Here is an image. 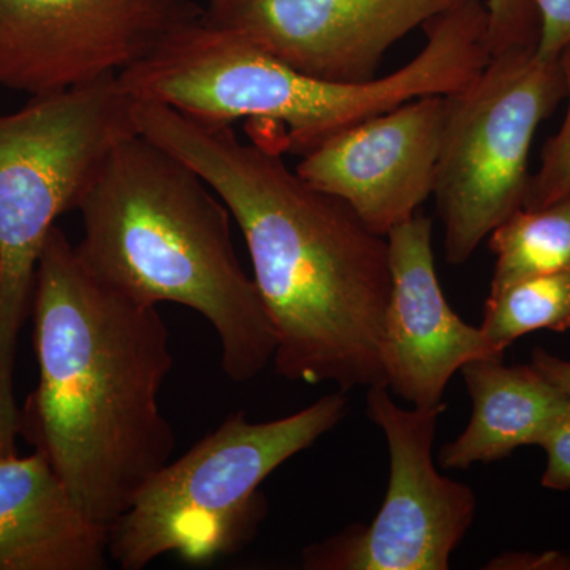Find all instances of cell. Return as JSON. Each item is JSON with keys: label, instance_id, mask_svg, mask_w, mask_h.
Returning <instances> with one entry per match:
<instances>
[{"label": "cell", "instance_id": "1", "mask_svg": "<svg viewBox=\"0 0 570 570\" xmlns=\"http://www.w3.org/2000/svg\"><path fill=\"white\" fill-rule=\"evenodd\" d=\"M138 134L190 165L242 228L276 337L281 376L341 392L385 385L382 330L392 294L389 242L354 209L242 142L232 126L135 100Z\"/></svg>", "mask_w": 570, "mask_h": 570}, {"label": "cell", "instance_id": "2", "mask_svg": "<svg viewBox=\"0 0 570 570\" xmlns=\"http://www.w3.org/2000/svg\"><path fill=\"white\" fill-rule=\"evenodd\" d=\"M31 314L39 384L18 434L110 530L175 452L159 404L174 367L170 333L157 306L94 276L58 225L40 254Z\"/></svg>", "mask_w": 570, "mask_h": 570}, {"label": "cell", "instance_id": "3", "mask_svg": "<svg viewBox=\"0 0 570 570\" xmlns=\"http://www.w3.org/2000/svg\"><path fill=\"white\" fill-rule=\"evenodd\" d=\"M78 257L121 294L205 317L235 382L262 373L276 337L236 257L227 206L190 165L145 135L124 138L82 195Z\"/></svg>", "mask_w": 570, "mask_h": 570}, {"label": "cell", "instance_id": "4", "mask_svg": "<svg viewBox=\"0 0 570 570\" xmlns=\"http://www.w3.org/2000/svg\"><path fill=\"white\" fill-rule=\"evenodd\" d=\"M423 29L425 47L395 73L333 82L303 73L202 18L121 71L119 80L135 100L216 126L245 119L255 130L250 141L306 156L341 130L409 100L459 91L489 63V11L482 0L445 11Z\"/></svg>", "mask_w": 570, "mask_h": 570}, {"label": "cell", "instance_id": "5", "mask_svg": "<svg viewBox=\"0 0 570 570\" xmlns=\"http://www.w3.org/2000/svg\"><path fill=\"white\" fill-rule=\"evenodd\" d=\"M134 108L112 75L0 115V456L17 452L20 436L14 365L41 250L112 148L138 134Z\"/></svg>", "mask_w": 570, "mask_h": 570}, {"label": "cell", "instance_id": "6", "mask_svg": "<svg viewBox=\"0 0 570 570\" xmlns=\"http://www.w3.org/2000/svg\"><path fill=\"white\" fill-rule=\"evenodd\" d=\"M347 403L340 390L272 422L228 415L146 480L108 530V558L141 570L164 554L204 566L242 550L266 515L262 482L333 430Z\"/></svg>", "mask_w": 570, "mask_h": 570}, {"label": "cell", "instance_id": "7", "mask_svg": "<svg viewBox=\"0 0 570 570\" xmlns=\"http://www.w3.org/2000/svg\"><path fill=\"white\" fill-rule=\"evenodd\" d=\"M562 99L560 59L539 58L535 50L491 56L474 80L445 96L433 195L449 264L468 262L499 224L523 208L532 138Z\"/></svg>", "mask_w": 570, "mask_h": 570}, {"label": "cell", "instance_id": "8", "mask_svg": "<svg viewBox=\"0 0 570 570\" xmlns=\"http://www.w3.org/2000/svg\"><path fill=\"white\" fill-rule=\"evenodd\" d=\"M445 404L397 406L387 385L367 389L366 415L387 439L390 480L384 504L367 527L303 551L313 570H448L474 521V491L439 474L433 461L438 420Z\"/></svg>", "mask_w": 570, "mask_h": 570}, {"label": "cell", "instance_id": "9", "mask_svg": "<svg viewBox=\"0 0 570 570\" xmlns=\"http://www.w3.org/2000/svg\"><path fill=\"white\" fill-rule=\"evenodd\" d=\"M204 14L195 0H0V86L33 97L119 75Z\"/></svg>", "mask_w": 570, "mask_h": 570}, {"label": "cell", "instance_id": "10", "mask_svg": "<svg viewBox=\"0 0 570 570\" xmlns=\"http://www.w3.org/2000/svg\"><path fill=\"white\" fill-rule=\"evenodd\" d=\"M471 0H208L204 21L333 82L376 80L409 32Z\"/></svg>", "mask_w": 570, "mask_h": 570}, {"label": "cell", "instance_id": "11", "mask_svg": "<svg viewBox=\"0 0 570 570\" xmlns=\"http://www.w3.org/2000/svg\"><path fill=\"white\" fill-rule=\"evenodd\" d=\"M444 119L445 96L409 100L333 135L295 171L387 236L434 193Z\"/></svg>", "mask_w": 570, "mask_h": 570}, {"label": "cell", "instance_id": "12", "mask_svg": "<svg viewBox=\"0 0 570 570\" xmlns=\"http://www.w3.org/2000/svg\"><path fill=\"white\" fill-rule=\"evenodd\" d=\"M385 238L392 269L381 341L385 385L414 407L439 406L456 371L502 355L491 351L480 326L450 307L436 275L430 217L417 213Z\"/></svg>", "mask_w": 570, "mask_h": 570}, {"label": "cell", "instance_id": "13", "mask_svg": "<svg viewBox=\"0 0 570 570\" xmlns=\"http://www.w3.org/2000/svg\"><path fill=\"white\" fill-rule=\"evenodd\" d=\"M108 528L82 512L43 453L0 459V570H100Z\"/></svg>", "mask_w": 570, "mask_h": 570}, {"label": "cell", "instance_id": "14", "mask_svg": "<svg viewBox=\"0 0 570 570\" xmlns=\"http://www.w3.org/2000/svg\"><path fill=\"white\" fill-rule=\"evenodd\" d=\"M472 400V417L455 441L441 449L444 469L505 459L538 445L569 400L531 365L508 366L502 356L472 360L461 367Z\"/></svg>", "mask_w": 570, "mask_h": 570}, {"label": "cell", "instance_id": "15", "mask_svg": "<svg viewBox=\"0 0 570 570\" xmlns=\"http://www.w3.org/2000/svg\"><path fill=\"white\" fill-rule=\"evenodd\" d=\"M497 255L491 292L517 281L570 269V198L521 208L490 234Z\"/></svg>", "mask_w": 570, "mask_h": 570}, {"label": "cell", "instance_id": "16", "mask_svg": "<svg viewBox=\"0 0 570 570\" xmlns=\"http://www.w3.org/2000/svg\"><path fill=\"white\" fill-rule=\"evenodd\" d=\"M480 328L497 355L535 330L566 332L570 328V269L491 292Z\"/></svg>", "mask_w": 570, "mask_h": 570}, {"label": "cell", "instance_id": "17", "mask_svg": "<svg viewBox=\"0 0 570 570\" xmlns=\"http://www.w3.org/2000/svg\"><path fill=\"white\" fill-rule=\"evenodd\" d=\"M560 61L566 78L568 111L560 132L543 146L540 167L538 174L531 175L523 208H539L570 198V45L561 52Z\"/></svg>", "mask_w": 570, "mask_h": 570}, {"label": "cell", "instance_id": "18", "mask_svg": "<svg viewBox=\"0 0 570 570\" xmlns=\"http://www.w3.org/2000/svg\"><path fill=\"white\" fill-rule=\"evenodd\" d=\"M491 56L510 50H538L540 17L535 0H487Z\"/></svg>", "mask_w": 570, "mask_h": 570}, {"label": "cell", "instance_id": "19", "mask_svg": "<svg viewBox=\"0 0 570 570\" xmlns=\"http://www.w3.org/2000/svg\"><path fill=\"white\" fill-rule=\"evenodd\" d=\"M538 445L546 450L547 455L542 485L549 490H570V400L547 428Z\"/></svg>", "mask_w": 570, "mask_h": 570}, {"label": "cell", "instance_id": "20", "mask_svg": "<svg viewBox=\"0 0 570 570\" xmlns=\"http://www.w3.org/2000/svg\"><path fill=\"white\" fill-rule=\"evenodd\" d=\"M540 17L539 58L560 59L570 45V0H535Z\"/></svg>", "mask_w": 570, "mask_h": 570}, {"label": "cell", "instance_id": "21", "mask_svg": "<svg viewBox=\"0 0 570 570\" xmlns=\"http://www.w3.org/2000/svg\"><path fill=\"white\" fill-rule=\"evenodd\" d=\"M530 365L570 400V362L549 354L543 348H534Z\"/></svg>", "mask_w": 570, "mask_h": 570}, {"label": "cell", "instance_id": "22", "mask_svg": "<svg viewBox=\"0 0 570 570\" xmlns=\"http://www.w3.org/2000/svg\"><path fill=\"white\" fill-rule=\"evenodd\" d=\"M497 566L493 568H509V569H570L569 558L562 557L560 553L549 551L543 554H504L494 561Z\"/></svg>", "mask_w": 570, "mask_h": 570}]
</instances>
